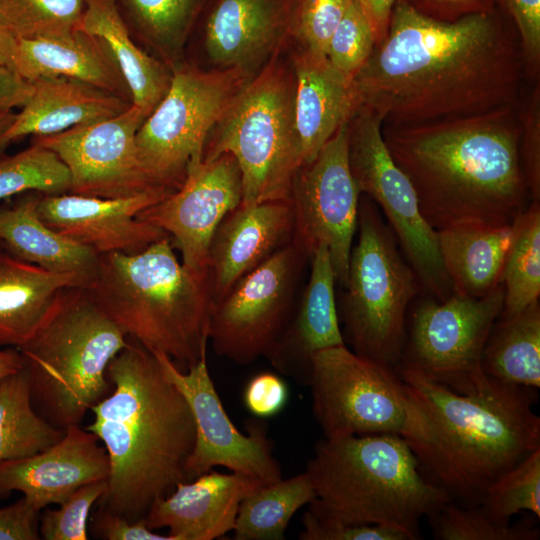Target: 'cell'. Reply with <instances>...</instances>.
I'll use <instances>...</instances> for the list:
<instances>
[{
	"label": "cell",
	"instance_id": "f907efd6",
	"mask_svg": "<svg viewBox=\"0 0 540 540\" xmlns=\"http://www.w3.org/2000/svg\"><path fill=\"white\" fill-rule=\"evenodd\" d=\"M420 13L441 21H455L459 18L481 13H492L498 7V0H407Z\"/></svg>",
	"mask_w": 540,
	"mask_h": 540
},
{
	"label": "cell",
	"instance_id": "d6986e66",
	"mask_svg": "<svg viewBox=\"0 0 540 540\" xmlns=\"http://www.w3.org/2000/svg\"><path fill=\"white\" fill-rule=\"evenodd\" d=\"M242 201V178L236 159L224 153L201 161L182 186L136 216L165 231L186 267L207 270L212 237L227 214Z\"/></svg>",
	"mask_w": 540,
	"mask_h": 540
},
{
	"label": "cell",
	"instance_id": "30bf717a",
	"mask_svg": "<svg viewBox=\"0 0 540 540\" xmlns=\"http://www.w3.org/2000/svg\"><path fill=\"white\" fill-rule=\"evenodd\" d=\"M136 134L139 159L159 186L178 190L202 159L208 133L253 78L237 70H203L183 62Z\"/></svg>",
	"mask_w": 540,
	"mask_h": 540
},
{
	"label": "cell",
	"instance_id": "5b68a950",
	"mask_svg": "<svg viewBox=\"0 0 540 540\" xmlns=\"http://www.w3.org/2000/svg\"><path fill=\"white\" fill-rule=\"evenodd\" d=\"M83 288L127 337L175 364L190 368L207 352L209 272L180 263L169 236L135 254H99Z\"/></svg>",
	"mask_w": 540,
	"mask_h": 540
},
{
	"label": "cell",
	"instance_id": "cb8c5ba5",
	"mask_svg": "<svg viewBox=\"0 0 540 540\" xmlns=\"http://www.w3.org/2000/svg\"><path fill=\"white\" fill-rule=\"evenodd\" d=\"M311 272L303 296L286 328L266 355L274 368L308 387L312 356L346 345L335 299L336 275L328 249L320 245L310 257Z\"/></svg>",
	"mask_w": 540,
	"mask_h": 540
},
{
	"label": "cell",
	"instance_id": "9a60e30c",
	"mask_svg": "<svg viewBox=\"0 0 540 540\" xmlns=\"http://www.w3.org/2000/svg\"><path fill=\"white\" fill-rule=\"evenodd\" d=\"M347 124L336 131L312 161L300 166L290 195L294 212L292 240L309 258L324 245L336 281L343 287L361 195L348 163Z\"/></svg>",
	"mask_w": 540,
	"mask_h": 540
},
{
	"label": "cell",
	"instance_id": "b9f144b4",
	"mask_svg": "<svg viewBox=\"0 0 540 540\" xmlns=\"http://www.w3.org/2000/svg\"><path fill=\"white\" fill-rule=\"evenodd\" d=\"M375 47L371 25L357 0H353L328 43L326 57L344 76L353 79Z\"/></svg>",
	"mask_w": 540,
	"mask_h": 540
},
{
	"label": "cell",
	"instance_id": "1f68e13d",
	"mask_svg": "<svg viewBox=\"0 0 540 540\" xmlns=\"http://www.w3.org/2000/svg\"><path fill=\"white\" fill-rule=\"evenodd\" d=\"M131 37L172 71L185 62L190 36L208 0H113Z\"/></svg>",
	"mask_w": 540,
	"mask_h": 540
},
{
	"label": "cell",
	"instance_id": "e0dca14e",
	"mask_svg": "<svg viewBox=\"0 0 540 540\" xmlns=\"http://www.w3.org/2000/svg\"><path fill=\"white\" fill-rule=\"evenodd\" d=\"M146 118L132 105L112 118L34 136L31 142L54 151L67 166L71 176L69 193L127 198L167 189L150 178L138 156L136 134Z\"/></svg>",
	"mask_w": 540,
	"mask_h": 540
},
{
	"label": "cell",
	"instance_id": "8d00e7d4",
	"mask_svg": "<svg viewBox=\"0 0 540 540\" xmlns=\"http://www.w3.org/2000/svg\"><path fill=\"white\" fill-rule=\"evenodd\" d=\"M85 0H0V27L15 39L66 36L79 29Z\"/></svg>",
	"mask_w": 540,
	"mask_h": 540
},
{
	"label": "cell",
	"instance_id": "484cf974",
	"mask_svg": "<svg viewBox=\"0 0 540 540\" xmlns=\"http://www.w3.org/2000/svg\"><path fill=\"white\" fill-rule=\"evenodd\" d=\"M33 83L29 100L0 133V155L25 136H45L77 125L117 116L133 104L93 85L68 77H47Z\"/></svg>",
	"mask_w": 540,
	"mask_h": 540
},
{
	"label": "cell",
	"instance_id": "8992f818",
	"mask_svg": "<svg viewBox=\"0 0 540 540\" xmlns=\"http://www.w3.org/2000/svg\"><path fill=\"white\" fill-rule=\"evenodd\" d=\"M317 518L388 527L420 539L419 523L451 501L394 433L323 438L308 461Z\"/></svg>",
	"mask_w": 540,
	"mask_h": 540
},
{
	"label": "cell",
	"instance_id": "f6af8a7d",
	"mask_svg": "<svg viewBox=\"0 0 540 540\" xmlns=\"http://www.w3.org/2000/svg\"><path fill=\"white\" fill-rule=\"evenodd\" d=\"M519 117L521 122L520 153L524 174L534 201H540V85L528 96Z\"/></svg>",
	"mask_w": 540,
	"mask_h": 540
},
{
	"label": "cell",
	"instance_id": "f5cc1de1",
	"mask_svg": "<svg viewBox=\"0 0 540 540\" xmlns=\"http://www.w3.org/2000/svg\"><path fill=\"white\" fill-rule=\"evenodd\" d=\"M374 33L375 45L387 35L394 5L397 0H357Z\"/></svg>",
	"mask_w": 540,
	"mask_h": 540
},
{
	"label": "cell",
	"instance_id": "4316f807",
	"mask_svg": "<svg viewBox=\"0 0 540 540\" xmlns=\"http://www.w3.org/2000/svg\"><path fill=\"white\" fill-rule=\"evenodd\" d=\"M13 70L30 82L47 77L77 79L132 102L107 44L81 29L56 38L17 39Z\"/></svg>",
	"mask_w": 540,
	"mask_h": 540
},
{
	"label": "cell",
	"instance_id": "db71d44e",
	"mask_svg": "<svg viewBox=\"0 0 540 540\" xmlns=\"http://www.w3.org/2000/svg\"><path fill=\"white\" fill-rule=\"evenodd\" d=\"M24 368L20 352L14 349H1L0 346V381Z\"/></svg>",
	"mask_w": 540,
	"mask_h": 540
},
{
	"label": "cell",
	"instance_id": "d6a6232c",
	"mask_svg": "<svg viewBox=\"0 0 540 540\" xmlns=\"http://www.w3.org/2000/svg\"><path fill=\"white\" fill-rule=\"evenodd\" d=\"M481 367L486 377L492 380L539 389V301L494 323L482 352Z\"/></svg>",
	"mask_w": 540,
	"mask_h": 540
},
{
	"label": "cell",
	"instance_id": "4dcf8cb0",
	"mask_svg": "<svg viewBox=\"0 0 540 540\" xmlns=\"http://www.w3.org/2000/svg\"><path fill=\"white\" fill-rule=\"evenodd\" d=\"M79 29L101 38L114 56L132 96L146 117L166 95L173 72L131 37L113 0H85Z\"/></svg>",
	"mask_w": 540,
	"mask_h": 540
},
{
	"label": "cell",
	"instance_id": "7c38bea8",
	"mask_svg": "<svg viewBox=\"0 0 540 540\" xmlns=\"http://www.w3.org/2000/svg\"><path fill=\"white\" fill-rule=\"evenodd\" d=\"M382 119L360 106L347 124L348 163L362 194L374 201L416 273L420 285L438 301L453 294L438 247L437 231L422 216L413 185L392 159Z\"/></svg>",
	"mask_w": 540,
	"mask_h": 540
},
{
	"label": "cell",
	"instance_id": "4fadbf2b",
	"mask_svg": "<svg viewBox=\"0 0 540 540\" xmlns=\"http://www.w3.org/2000/svg\"><path fill=\"white\" fill-rule=\"evenodd\" d=\"M503 303L502 285L484 297L453 293L422 301L412 312L396 368L414 369L456 393L475 392L488 380L481 357Z\"/></svg>",
	"mask_w": 540,
	"mask_h": 540
},
{
	"label": "cell",
	"instance_id": "83f0119b",
	"mask_svg": "<svg viewBox=\"0 0 540 540\" xmlns=\"http://www.w3.org/2000/svg\"><path fill=\"white\" fill-rule=\"evenodd\" d=\"M77 273H59L0 251V346L18 348L39 328L59 292L83 287Z\"/></svg>",
	"mask_w": 540,
	"mask_h": 540
},
{
	"label": "cell",
	"instance_id": "681fc988",
	"mask_svg": "<svg viewBox=\"0 0 540 540\" xmlns=\"http://www.w3.org/2000/svg\"><path fill=\"white\" fill-rule=\"evenodd\" d=\"M39 511L24 497L0 508V540H38Z\"/></svg>",
	"mask_w": 540,
	"mask_h": 540
},
{
	"label": "cell",
	"instance_id": "bcb514c9",
	"mask_svg": "<svg viewBox=\"0 0 540 540\" xmlns=\"http://www.w3.org/2000/svg\"><path fill=\"white\" fill-rule=\"evenodd\" d=\"M302 524L301 540H409L404 533L388 527L321 519L308 510Z\"/></svg>",
	"mask_w": 540,
	"mask_h": 540
},
{
	"label": "cell",
	"instance_id": "c3c4849f",
	"mask_svg": "<svg viewBox=\"0 0 540 540\" xmlns=\"http://www.w3.org/2000/svg\"><path fill=\"white\" fill-rule=\"evenodd\" d=\"M92 520L94 534L101 539L171 540L168 535L151 530L147 526L145 518L132 521L100 506H98Z\"/></svg>",
	"mask_w": 540,
	"mask_h": 540
},
{
	"label": "cell",
	"instance_id": "e575fe53",
	"mask_svg": "<svg viewBox=\"0 0 540 540\" xmlns=\"http://www.w3.org/2000/svg\"><path fill=\"white\" fill-rule=\"evenodd\" d=\"M65 431L35 411L24 368L0 381V463L35 455L58 442Z\"/></svg>",
	"mask_w": 540,
	"mask_h": 540
},
{
	"label": "cell",
	"instance_id": "836d02e7",
	"mask_svg": "<svg viewBox=\"0 0 540 540\" xmlns=\"http://www.w3.org/2000/svg\"><path fill=\"white\" fill-rule=\"evenodd\" d=\"M315 498L306 472L265 484L240 503L235 540H282L294 514Z\"/></svg>",
	"mask_w": 540,
	"mask_h": 540
},
{
	"label": "cell",
	"instance_id": "f35d334b",
	"mask_svg": "<svg viewBox=\"0 0 540 540\" xmlns=\"http://www.w3.org/2000/svg\"><path fill=\"white\" fill-rule=\"evenodd\" d=\"M487 516L501 525L511 524L520 512L540 518V448L492 482L480 504Z\"/></svg>",
	"mask_w": 540,
	"mask_h": 540
},
{
	"label": "cell",
	"instance_id": "f546056e",
	"mask_svg": "<svg viewBox=\"0 0 540 540\" xmlns=\"http://www.w3.org/2000/svg\"><path fill=\"white\" fill-rule=\"evenodd\" d=\"M42 195L37 191L22 193L11 206L0 207V241L3 249L44 269L77 273L88 279L97 264L98 254L42 221L38 214Z\"/></svg>",
	"mask_w": 540,
	"mask_h": 540
},
{
	"label": "cell",
	"instance_id": "2e32d148",
	"mask_svg": "<svg viewBox=\"0 0 540 540\" xmlns=\"http://www.w3.org/2000/svg\"><path fill=\"white\" fill-rule=\"evenodd\" d=\"M153 353L166 377L183 394L194 419L196 438L186 464L187 480L216 466L256 477L265 484L282 479L266 427L253 421L244 434L230 420L210 376L207 352L187 372L165 353Z\"/></svg>",
	"mask_w": 540,
	"mask_h": 540
},
{
	"label": "cell",
	"instance_id": "7402d4cb",
	"mask_svg": "<svg viewBox=\"0 0 540 540\" xmlns=\"http://www.w3.org/2000/svg\"><path fill=\"white\" fill-rule=\"evenodd\" d=\"M291 200L240 204L217 227L208 251L213 302L293 238Z\"/></svg>",
	"mask_w": 540,
	"mask_h": 540
},
{
	"label": "cell",
	"instance_id": "74e56055",
	"mask_svg": "<svg viewBox=\"0 0 540 540\" xmlns=\"http://www.w3.org/2000/svg\"><path fill=\"white\" fill-rule=\"evenodd\" d=\"M71 176L58 155L36 143L14 155H0V200L37 191L69 193Z\"/></svg>",
	"mask_w": 540,
	"mask_h": 540
},
{
	"label": "cell",
	"instance_id": "11a10c76",
	"mask_svg": "<svg viewBox=\"0 0 540 540\" xmlns=\"http://www.w3.org/2000/svg\"><path fill=\"white\" fill-rule=\"evenodd\" d=\"M17 39L0 27V65L13 69Z\"/></svg>",
	"mask_w": 540,
	"mask_h": 540
},
{
	"label": "cell",
	"instance_id": "9c48e42d",
	"mask_svg": "<svg viewBox=\"0 0 540 540\" xmlns=\"http://www.w3.org/2000/svg\"><path fill=\"white\" fill-rule=\"evenodd\" d=\"M357 228L346 291L337 309L342 336L356 354L396 369L408 307L420 282L370 199L359 202Z\"/></svg>",
	"mask_w": 540,
	"mask_h": 540
},
{
	"label": "cell",
	"instance_id": "ee69618b",
	"mask_svg": "<svg viewBox=\"0 0 540 540\" xmlns=\"http://www.w3.org/2000/svg\"><path fill=\"white\" fill-rule=\"evenodd\" d=\"M498 7L512 22L521 45L526 76L539 79L540 0H498Z\"/></svg>",
	"mask_w": 540,
	"mask_h": 540
},
{
	"label": "cell",
	"instance_id": "603a6c76",
	"mask_svg": "<svg viewBox=\"0 0 540 540\" xmlns=\"http://www.w3.org/2000/svg\"><path fill=\"white\" fill-rule=\"evenodd\" d=\"M265 485L238 473L209 471L179 482L145 516L151 530L168 528L171 540H213L233 531L241 501Z\"/></svg>",
	"mask_w": 540,
	"mask_h": 540
},
{
	"label": "cell",
	"instance_id": "816d5d0a",
	"mask_svg": "<svg viewBox=\"0 0 540 540\" xmlns=\"http://www.w3.org/2000/svg\"><path fill=\"white\" fill-rule=\"evenodd\" d=\"M32 92V82L10 67L0 65V113L24 106Z\"/></svg>",
	"mask_w": 540,
	"mask_h": 540
},
{
	"label": "cell",
	"instance_id": "7dc6e473",
	"mask_svg": "<svg viewBox=\"0 0 540 540\" xmlns=\"http://www.w3.org/2000/svg\"><path fill=\"white\" fill-rule=\"evenodd\" d=\"M243 399L246 408L253 415L271 417L285 406L288 399L287 385L280 376L262 372L248 381Z\"/></svg>",
	"mask_w": 540,
	"mask_h": 540
},
{
	"label": "cell",
	"instance_id": "3957f363",
	"mask_svg": "<svg viewBox=\"0 0 540 540\" xmlns=\"http://www.w3.org/2000/svg\"><path fill=\"white\" fill-rule=\"evenodd\" d=\"M113 390L91 408L85 428L109 459L99 506L135 521L159 499L188 481L187 460L196 430L189 405L166 377L156 356L129 342L109 363Z\"/></svg>",
	"mask_w": 540,
	"mask_h": 540
},
{
	"label": "cell",
	"instance_id": "6f0895ef",
	"mask_svg": "<svg viewBox=\"0 0 540 540\" xmlns=\"http://www.w3.org/2000/svg\"><path fill=\"white\" fill-rule=\"evenodd\" d=\"M1 250H3V245H2V243H1V241H0V251H1Z\"/></svg>",
	"mask_w": 540,
	"mask_h": 540
},
{
	"label": "cell",
	"instance_id": "9f6ffc18",
	"mask_svg": "<svg viewBox=\"0 0 540 540\" xmlns=\"http://www.w3.org/2000/svg\"><path fill=\"white\" fill-rule=\"evenodd\" d=\"M15 113L12 111L0 113V133L10 126L15 118Z\"/></svg>",
	"mask_w": 540,
	"mask_h": 540
},
{
	"label": "cell",
	"instance_id": "277c9868",
	"mask_svg": "<svg viewBox=\"0 0 540 540\" xmlns=\"http://www.w3.org/2000/svg\"><path fill=\"white\" fill-rule=\"evenodd\" d=\"M417 410L406 440L424 474L451 501L480 505L486 489L540 448L536 389L488 378L469 394L453 392L410 368H396Z\"/></svg>",
	"mask_w": 540,
	"mask_h": 540
},
{
	"label": "cell",
	"instance_id": "d590c367",
	"mask_svg": "<svg viewBox=\"0 0 540 540\" xmlns=\"http://www.w3.org/2000/svg\"><path fill=\"white\" fill-rule=\"evenodd\" d=\"M515 236L503 274V309L499 317L514 316L540 296V203L534 201L515 222Z\"/></svg>",
	"mask_w": 540,
	"mask_h": 540
},
{
	"label": "cell",
	"instance_id": "44dd1931",
	"mask_svg": "<svg viewBox=\"0 0 540 540\" xmlns=\"http://www.w3.org/2000/svg\"><path fill=\"white\" fill-rule=\"evenodd\" d=\"M109 475V459L99 439L80 425L66 429L49 448L0 463V499L18 491L39 512L63 503L79 487Z\"/></svg>",
	"mask_w": 540,
	"mask_h": 540
},
{
	"label": "cell",
	"instance_id": "ac0fdd59",
	"mask_svg": "<svg viewBox=\"0 0 540 540\" xmlns=\"http://www.w3.org/2000/svg\"><path fill=\"white\" fill-rule=\"evenodd\" d=\"M294 0H208L185 61L203 70L258 74L289 41Z\"/></svg>",
	"mask_w": 540,
	"mask_h": 540
},
{
	"label": "cell",
	"instance_id": "7a4b0ae2",
	"mask_svg": "<svg viewBox=\"0 0 540 540\" xmlns=\"http://www.w3.org/2000/svg\"><path fill=\"white\" fill-rule=\"evenodd\" d=\"M518 106L382 126L387 149L433 229L511 225L526 211L531 195L521 160Z\"/></svg>",
	"mask_w": 540,
	"mask_h": 540
},
{
	"label": "cell",
	"instance_id": "6da1fadb",
	"mask_svg": "<svg viewBox=\"0 0 540 540\" xmlns=\"http://www.w3.org/2000/svg\"><path fill=\"white\" fill-rule=\"evenodd\" d=\"M524 60L506 14L428 17L397 0L386 37L352 79L383 125H413L518 106Z\"/></svg>",
	"mask_w": 540,
	"mask_h": 540
},
{
	"label": "cell",
	"instance_id": "7bdbcfd3",
	"mask_svg": "<svg viewBox=\"0 0 540 540\" xmlns=\"http://www.w3.org/2000/svg\"><path fill=\"white\" fill-rule=\"evenodd\" d=\"M107 487L106 480L79 487L60 508L43 512L39 519V535L45 540H87L88 518L92 506Z\"/></svg>",
	"mask_w": 540,
	"mask_h": 540
},
{
	"label": "cell",
	"instance_id": "f1b7e54d",
	"mask_svg": "<svg viewBox=\"0 0 540 540\" xmlns=\"http://www.w3.org/2000/svg\"><path fill=\"white\" fill-rule=\"evenodd\" d=\"M515 229L513 223L459 225L437 231L439 252L453 293L479 298L502 285Z\"/></svg>",
	"mask_w": 540,
	"mask_h": 540
},
{
	"label": "cell",
	"instance_id": "52a82bcc",
	"mask_svg": "<svg viewBox=\"0 0 540 540\" xmlns=\"http://www.w3.org/2000/svg\"><path fill=\"white\" fill-rule=\"evenodd\" d=\"M127 336L94 304L83 287L63 289L23 345L32 405L51 425H80L109 394L107 368Z\"/></svg>",
	"mask_w": 540,
	"mask_h": 540
},
{
	"label": "cell",
	"instance_id": "ab89813d",
	"mask_svg": "<svg viewBox=\"0 0 540 540\" xmlns=\"http://www.w3.org/2000/svg\"><path fill=\"white\" fill-rule=\"evenodd\" d=\"M427 518L437 540H538L540 536L539 528L528 521L514 525L494 522L480 505L448 501Z\"/></svg>",
	"mask_w": 540,
	"mask_h": 540
},
{
	"label": "cell",
	"instance_id": "ffe728a7",
	"mask_svg": "<svg viewBox=\"0 0 540 540\" xmlns=\"http://www.w3.org/2000/svg\"><path fill=\"white\" fill-rule=\"evenodd\" d=\"M173 192L157 189L118 199L71 193L43 194L38 214L47 226L98 255L114 252L135 254L169 236L136 216Z\"/></svg>",
	"mask_w": 540,
	"mask_h": 540
},
{
	"label": "cell",
	"instance_id": "ba28073f",
	"mask_svg": "<svg viewBox=\"0 0 540 540\" xmlns=\"http://www.w3.org/2000/svg\"><path fill=\"white\" fill-rule=\"evenodd\" d=\"M295 94L288 41L247 83L207 135L201 161L224 153L236 159L242 205L290 200L294 177L303 164Z\"/></svg>",
	"mask_w": 540,
	"mask_h": 540
},
{
	"label": "cell",
	"instance_id": "60d3db41",
	"mask_svg": "<svg viewBox=\"0 0 540 540\" xmlns=\"http://www.w3.org/2000/svg\"><path fill=\"white\" fill-rule=\"evenodd\" d=\"M353 0H294L290 43L326 55L328 43Z\"/></svg>",
	"mask_w": 540,
	"mask_h": 540
},
{
	"label": "cell",
	"instance_id": "d4e9b609",
	"mask_svg": "<svg viewBox=\"0 0 540 540\" xmlns=\"http://www.w3.org/2000/svg\"><path fill=\"white\" fill-rule=\"evenodd\" d=\"M289 51L296 77V128L306 164L351 119L360 104L352 80L326 55L297 47L290 40Z\"/></svg>",
	"mask_w": 540,
	"mask_h": 540
},
{
	"label": "cell",
	"instance_id": "8fae6325",
	"mask_svg": "<svg viewBox=\"0 0 540 540\" xmlns=\"http://www.w3.org/2000/svg\"><path fill=\"white\" fill-rule=\"evenodd\" d=\"M308 387L325 438L394 433L409 439L417 413L395 368L346 345L312 356Z\"/></svg>",
	"mask_w": 540,
	"mask_h": 540
},
{
	"label": "cell",
	"instance_id": "5bb4252c",
	"mask_svg": "<svg viewBox=\"0 0 540 540\" xmlns=\"http://www.w3.org/2000/svg\"><path fill=\"white\" fill-rule=\"evenodd\" d=\"M307 258L291 240L213 302L208 336L217 355L237 364L266 357L293 314Z\"/></svg>",
	"mask_w": 540,
	"mask_h": 540
}]
</instances>
